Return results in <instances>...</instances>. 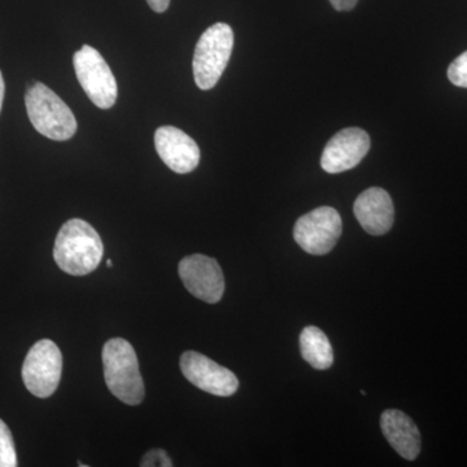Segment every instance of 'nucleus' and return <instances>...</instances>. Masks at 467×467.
I'll list each match as a JSON object with an SVG mask.
<instances>
[{
  "instance_id": "nucleus-11",
  "label": "nucleus",
  "mask_w": 467,
  "mask_h": 467,
  "mask_svg": "<svg viewBox=\"0 0 467 467\" xmlns=\"http://www.w3.org/2000/svg\"><path fill=\"white\" fill-rule=\"evenodd\" d=\"M155 147L160 159L175 173H192L201 162L198 143L174 126H161L156 130Z\"/></svg>"
},
{
  "instance_id": "nucleus-21",
  "label": "nucleus",
  "mask_w": 467,
  "mask_h": 467,
  "mask_svg": "<svg viewBox=\"0 0 467 467\" xmlns=\"http://www.w3.org/2000/svg\"><path fill=\"white\" fill-rule=\"evenodd\" d=\"M107 266H109V267L112 266V261L107 260Z\"/></svg>"
},
{
  "instance_id": "nucleus-16",
  "label": "nucleus",
  "mask_w": 467,
  "mask_h": 467,
  "mask_svg": "<svg viewBox=\"0 0 467 467\" xmlns=\"http://www.w3.org/2000/svg\"><path fill=\"white\" fill-rule=\"evenodd\" d=\"M448 78L451 84L467 88V51L451 64Z\"/></svg>"
},
{
  "instance_id": "nucleus-6",
  "label": "nucleus",
  "mask_w": 467,
  "mask_h": 467,
  "mask_svg": "<svg viewBox=\"0 0 467 467\" xmlns=\"http://www.w3.org/2000/svg\"><path fill=\"white\" fill-rule=\"evenodd\" d=\"M63 373V356L50 339L39 340L27 352L23 365V380L36 398L47 399L57 391Z\"/></svg>"
},
{
  "instance_id": "nucleus-7",
  "label": "nucleus",
  "mask_w": 467,
  "mask_h": 467,
  "mask_svg": "<svg viewBox=\"0 0 467 467\" xmlns=\"http://www.w3.org/2000/svg\"><path fill=\"white\" fill-rule=\"evenodd\" d=\"M342 232V218L337 209L319 207L297 220L294 238L306 254L322 256L334 250Z\"/></svg>"
},
{
  "instance_id": "nucleus-13",
  "label": "nucleus",
  "mask_w": 467,
  "mask_h": 467,
  "mask_svg": "<svg viewBox=\"0 0 467 467\" xmlns=\"http://www.w3.org/2000/svg\"><path fill=\"white\" fill-rule=\"evenodd\" d=\"M380 427L387 441L402 459L414 461L420 456L422 445L420 430L408 414L398 409L384 410L380 417Z\"/></svg>"
},
{
  "instance_id": "nucleus-14",
  "label": "nucleus",
  "mask_w": 467,
  "mask_h": 467,
  "mask_svg": "<svg viewBox=\"0 0 467 467\" xmlns=\"http://www.w3.org/2000/svg\"><path fill=\"white\" fill-rule=\"evenodd\" d=\"M300 352L310 367L326 370L334 364V350L321 328L308 326L300 334Z\"/></svg>"
},
{
  "instance_id": "nucleus-3",
  "label": "nucleus",
  "mask_w": 467,
  "mask_h": 467,
  "mask_svg": "<svg viewBox=\"0 0 467 467\" xmlns=\"http://www.w3.org/2000/svg\"><path fill=\"white\" fill-rule=\"evenodd\" d=\"M27 116L39 134L57 142L70 140L77 131L72 109L60 97L41 82H33L26 95Z\"/></svg>"
},
{
  "instance_id": "nucleus-5",
  "label": "nucleus",
  "mask_w": 467,
  "mask_h": 467,
  "mask_svg": "<svg viewBox=\"0 0 467 467\" xmlns=\"http://www.w3.org/2000/svg\"><path fill=\"white\" fill-rule=\"evenodd\" d=\"M73 66L79 85L88 99L101 109H112L116 104L117 82L112 70L100 52L91 46H82L73 57Z\"/></svg>"
},
{
  "instance_id": "nucleus-12",
  "label": "nucleus",
  "mask_w": 467,
  "mask_h": 467,
  "mask_svg": "<svg viewBox=\"0 0 467 467\" xmlns=\"http://www.w3.org/2000/svg\"><path fill=\"white\" fill-rule=\"evenodd\" d=\"M359 225L370 235L389 233L395 220V208L389 193L379 187H371L359 193L353 205Z\"/></svg>"
},
{
  "instance_id": "nucleus-15",
  "label": "nucleus",
  "mask_w": 467,
  "mask_h": 467,
  "mask_svg": "<svg viewBox=\"0 0 467 467\" xmlns=\"http://www.w3.org/2000/svg\"><path fill=\"white\" fill-rule=\"evenodd\" d=\"M17 465L14 436L8 426L0 420V467H16Z\"/></svg>"
},
{
  "instance_id": "nucleus-20",
  "label": "nucleus",
  "mask_w": 467,
  "mask_h": 467,
  "mask_svg": "<svg viewBox=\"0 0 467 467\" xmlns=\"http://www.w3.org/2000/svg\"><path fill=\"white\" fill-rule=\"evenodd\" d=\"M5 85L3 79L2 72H0V110H2L3 100H5Z\"/></svg>"
},
{
  "instance_id": "nucleus-8",
  "label": "nucleus",
  "mask_w": 467,
  "mask_h": 467,
  "mask_svg": "<svg viewBox=\"0 0 467 467\" xmlns=\"http://www.w3.org/2000/svg\"><path fill=\"white\" fill-rule=\"evenodd\" d=\"M184 287L205 303L216 304L225 292V278L216 260L196 254L184 257L178 265Z\"/></svg>"
},
{
  "instance_id": "nucleus-1",
  "label": "nucleus",
  "mask_w": 467,
  "mask_h": 467,
  "mask_svg": "<svg viewBox=\"0 0 467 467\" xmlns=\"http://www.w3.org/2000/svg\"><path fill=\"white\" fill-rule=\"evenodd\" d=\"M104 245L97 230L79 218L61 226L54 247V259L70 275H88L100 265Z\"/></svg>"
},
{
  "instance_id": "nucleus-4",
  "label": "nucleus",
  "mask_w": 467,
  "mask_h": 467,
  "mask_svg": "<svg viewBox=\"0 0 467 467\" xmlns=\"http://www.w3.org/2000/svg\"><path fill=\"white\" fill-rule=\"evenodd\" d=\"M234 47L232 26L217 23L208 27L196 43L192 70L201 90H211L225 72Z\"/></svg>"
},
{
  "instance_id": "nucleus-9",
  "label": "nucleus",
  "mask_w": 467,
  "mask_h": 467,
  "mask_svg": "<svg viewBox=\"0 0 467 467\" xmlns=\"http://www.w3.org/2000/svg\"><path fill=\"white\" fill-rule=\"evenodd\" d=\"M180 365L184 378L202 391L221 398H229L238 391L239 380L235 374L202 353L184 352Z\"/></svg>"
},
{
  "instance_id": "nucleus-18",
  "label": "nucleus",
  "mask_w": 467,
  "mask_h": 467,
  "mask_svg": "<svg viewBox=\"0 0 467 467\" xmlns=\"http://www.w3.org/2000/svg\"><path fill=\"white\" fill-rule=\"evenodd\" d=\"M358 0H330L333 7L337 9V11H350L356 7Z\"/></svg>"
},
{
  "instance_id": "nucleus-17",
  "label": "nucleus",
  "mask_w": 467,
  "mask_h": 467,
  "mask_svg": "<svg viewBox=\"0 0 467 467\" xmlns=\"http://www.w3.org/2000/svg\"><path fill=\"white\" fill-rule=\"evenodd\" d=\"M140 466L171 467L173 466V462H171V457L168 456L167 451L162 450H152L143 457Z\"/></svg>"
},
{
  "instance_id": "nucleus-19",
  "label": "nucleus",
  "mask_w": 467,
  "mask_h": 467,
  "mask_svg": "<svg viewBox=\"0 0 467 467\" xmlns=\"http://www.w3.org/2000/svg\"><path fill=\"white\" fill-rule=\"evenodd\" d=\"M147 3H149L152 11L158 12V14H162V12L167 11L169 8L171 0H147Z\"/></svg>"
},
{
  "instance_id": "nucleus-10",
  "label": "nucleus",
  "mask_w": 467,
  "mask_h": 467,
  "mask_svg": "<svg viewBox=\"0 0 467 467\" xmlns=\"http://www.w3.org/2000/svg\"><path fill=\"white\" fill-rule=\"evenodd\" d=\"M370 150V137L359 128H348L335 134L326 144L321 167L330 174L358 167Z\"/></svg>"
},
{
  "instance_id": "nucleus-2",
  "label": "nucleus",
  "mask_w": 467,
  "mask_h": 467,
  "mask_svg": "<svg viewBox=\"0 0 467 467\" xmlns=\"http://www.w3.org/2000/svg\"><path fill=\"white\" fill-rule=\"evenodd\" d=\"M104 378L109 391L128 405H140L144 399L137 353L128 340L113 337L103 347Z\"/></svg>"
}]
</instances>
